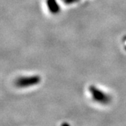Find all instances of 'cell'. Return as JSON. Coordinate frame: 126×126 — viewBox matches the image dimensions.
I'll list each match as a JSON object with an SVG mask.
<instances>
[{
    "mask_svg": "<svg viewBox=\"0 0 126 126\" xmlns=\"http://www.w3.org/2000/svg\"><path fill=\"white\" fill-rule=\"evenodd\" d=\"M70 126L68 123H63L62 124V126Z\"/></svg>",
    "mask_w": 126,
    "mask_h": 126,
    "instance_id": "cell-3",
    "label": "cell"
},
{
    "mask_svg": "<svg viewBox=\"0 0 126 126\" xmlns=\"http://www.w3.org/2000/svg\"><path fill=\"white\" fill-rule=\"evenodd\" d=\"M90 91L93 99L96 102L102 104H108L111 100V98L109 95L106 94L102 90H99L95 87H90Z\"/></svg>",
    "mask_w": 126,
    "mask_h": 126,
    "instance_id": "cell-1",
    "label": "cell"
},
{
    "mask_svg": "<svg viewBox=\"0 0 126 126\" xmlns=\"http://www.w3.org/2000/svg\"><path fill=\"white\" fill-rule=\"evenodd\" d=\"M39 81H40V77H36V76L20 77L19 78V79L16 81V84L18 87L25 88V87L34 86L37 84Z\"/></svg>",
    "mask_w": 126,
    "mask_h": 126,
    "instance_id": "cell-2",
    "label": "cell"
}]
</instances>
